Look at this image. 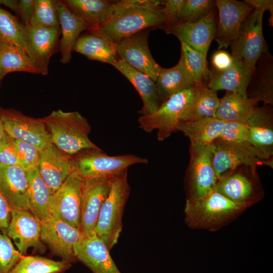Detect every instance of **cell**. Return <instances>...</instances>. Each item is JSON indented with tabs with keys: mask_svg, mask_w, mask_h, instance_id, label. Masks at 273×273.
Segmentation results:
<instances>
[{
	"mask_svg": "<svg viewBox=\"0 0 273 273\" xmlns=\"http://www.w3.org/2000/svg\"><path fill=\"white\" fill-rule=\"evenodd\" d=\"M263 13L254 9L243 22L237 38L230 44L233 58L242 60L251 74L260 56L268 51L262 29Z\"/></svg>",
	"mask_w": 273,
	"mask_h": 273,
	"instance_id": "obj_9",
	"label": "cell"
},
{
	"mask_svg": "<svg viewBox=\"0 0 273 273\" xmlns=\"http://www.w3.org/2000/svg\"><path fill=\"white\" fill-rule=\"evenodd\" d=\"M12 209L0 192V231L6 230L11 219Z\"/></svg>",
	"mask_w": 273,
	"mask_h": 273,
	"instance_id": "obj_48",
	"label": "cell"
},
{
	"mask_svg": "<svg viewBox=\"0 0 273 273\" xmlns=\"http://www.w3.org/2000/svg\"><path fill=\"white\" fill-rule=\"evenodd\" d=\"M113 66L127 78L141 97L143 105L138 113L146 116L157 111L160 104L155 82L120 59Z\"/></svg>",
	"mask_w": 273,
	"mask_h": 273,
	"instance_id": "obj_26",
	"label": "cell"
},
{
	"mask_svg": "<svg viewBox=\"0 0 273 273\" xmlns=\"http://www.w3.org/2000/svg\"><path fill=\"white\" fill-rule=\"evenodd\" d=\"M212 164L218 179L241 165L272 168L273 163L262 159L249 142L235 143L216 139L212 143Z\"/></svg>",
	"mask_w": 273,
	"mask_h": 273,
	"instance_id": "obj_10",
	"label": "cell"
},
{
	"mask_svg": "<svg viewBox=\"0 0 273 273\" xmlns=\"http://www.w3.org/2000/svg\"><path fill=\"white\" fill-rule=\"evenodd\" d=\"M71 263L39 255L23 256L10 273H63Z\"/></svg>",
	"mask_w": 273,
	"mask_h": 273,
	"instance_id": "obj_36",
	"label": "cell"
},
{
	"mask_svg": "<svg viewBox=\"0 0 273 273\" xmlns=\"http://www.w3.org/2000/svg\"><path fill=\"white\" fill-rule=\"evenodd\" d=\"M62 1L72 13L85 22L90 29L99 27L110 18L116 2L106 0Z\"/></svg>",
	"mask_w": 273,
	"mask_h": 273,
	"instance_id": "obj_29",
	"label": "cell"
},
{
	"mask_svg": "<svg viewBox=\"0 0 273 273\" xmlns=\"http://www.w3.org/2000/svg\"><path fill=\"white\" fill-rule=\"evenodd\" d=\"M218 21L214 39L218 50L226 49L238 37L240 27L254 8L245 1L216 0Z\"/></svg>",
	"mask_w": 273,
	"mask_h": 273,
	"instance_id": "obj_18",
	"label": "cell"
},
{
	"mask_svg": "<svg viewBox=\"0 0 273 273\" xmlns=\"http://www.w3.org/2000/svg\"><path fill=\"white\" fill-rule=\"evenodd\" d=\"M246 2L251 5L254 9L263 12L268 11L270 13L268 25L273 26V1L272 0H245Z\"/></svg>",
	"mask_w": 273,
	"mask_h": 273,
	"instance_id": "obj_49",
	"label": "cell"
},
{
	"mask_svg": "<svg viewBox=\"0 0 273 273\" xmlns=\"http://www.w3.org/2000/svg\"><path fill=\"white\" fill-rule=\"evenodd\" d=\"M14 72L39 74L23 48L12 41L0 39V72L5 76Z\"/></svg>",
	"mask_w": 273,
	"mask_h": 273,
	"instance_id": "obj_34",
	"label": "cell"
},
{
	"mask_svg": "<svg viewBox=\"0 0 273 273\" xmlns=\"http://www.w3.org/2000/svg\"><path fill=\"white\" fill-rule=\"evenodd\" d=\"M163 5L158 0L116 1L110 18L97 28L115 43L144 29L161 28Z\"/></svg>",
	"mask_w": 273,
	"mask_h": 273,
	"instance_id": "obj_1",
	"label": "cell"
},
{
	"mask_svg": "<svg viewBox=\"0 0 273 273\" xmlns=\"http://www.w3.org/2000/svg\"><path fill=\"white\" fill-rule=\"evenodd\" d=\"M0 117L7 134L14 140L32 145L40 151L52 144L51 134L41 119L3 108H0Z\"/></svg>",
	"mask_w": 273,
	"mask_h": 273,
	"instance_id": "obj_11",
	"label": "cell"
},
{
	"mask_svg": "<svg viewBox=\"0 0 273 273\" xmlns=\"http://www.w3.org/2000/svg\"><path fill=\"white\" fill-rule=\"evenodd\" d=\"M25 51L33 66L39 74H48L51 57L59 51L60 26L37 28L23 25Z\"/></svg>",
	"mask_w": 273,
	"mask_h": 273,
	"instance_id": "obj_12",
	"label": "cell"
},
{
	"mask_svg": "<svg viewBox=\"0 0 273 273\" xmlns=\"http://www.w3.org/2000/svg\"><path fill=\"white\" fill-rule=\"evenodd\" d=\"M233 61V58L230 54L224 50H218L212 56V69L218 71H224L232 65Z\"/></svg>",
	"mask_w": 273,
	"mask_h": 273,
	"instance_id": "obj_46",
	"label": "cell"
},
{
	"mask_svg": "<svg viewBox=\"0 0 273 273\" xmlns=\"http://www.w3.org/2000/svg\"><path fill=\"white\" fill-rule=\"evenodd\" d=\"M72 169L71 156L53 144L40 151L38 170L53 194L67 178Z\"/></svg>",
	"mask_w": 273,
	"mask_h": 273,
	"instance_id": "obj_22",
	"label": "cell"
},
{
	"mask_svg": "<svg viewBox=\"0 0 273 273\" xmlns=\"http://www.w3.org/2000/svg\"><path fill=\"white\" fill-rule=\"evenodd\" d=\"M113 177L83 179L79 226L81 233L95 231L99 214L109 193Z\"/></svg>",
	"mask_w": 273,
	"mask_h": 273,
	"instance_id": "obj_19",
	"label": "cell"
},
{
	"mask_svg": "<svg viewBox=\"0 0 273 273\" xmlns=\"http://www.w3.org/2000/svg\"><path fill=\"white\" fill-rule=\"evenodd\" d=\"M18 166L24 171L38 168L40 150L29 144L14 140Z\"/></svg>",
	"mask_w": 273,
	"mask_h": 273,
	"instance_id": "obj_41",
	"label": "cell"
},
{
	"mask_svg": "<svg viewBox=\"0 0 273 273\" xmlns=\"http://www.w3.org/2000/svg\"><path fill=\"white\" fill-rule=\"evenodd\" d=\"M34 0L19 1V13L23 25H30L31 20L33 14Z\"/></svg>",
	"mask_w": 273,
	"mask_h": 273,
	"instance_id": "obj_47",
	"label": "cell"
},
{
	"mask_svg": "<svg viewBox=\"0 0 273 273\" xmlns=\"http://www.w3.org/2000/svg\"><path fill=\"white\" fill-rule=\"evenodd\" d=\"M57 11L62 34L59 47L60 62L67 64L70 62L74 46L81 33L90 28L85 22L72 13L62 1L58 2Z\"/></svg>",
	"mask_w": 273,
	"mask_h": 273,
	"instance_id": "obj_28",
	"label": "cell"
},
{
	"mask_svg": "<svg viewBox=\"0 0 273 273\" xmlns=\"http://www.w3.org/2000/svg\"><path fill=\"white\" fill-rule=\"evenodd\" d=\"M0 192L12 210H29L26 174L19 166L0 164Z\"/></svg>",
	"mask_w": 273,
	"mask_h": 273,
	"instance_id": "obj_23",
	"label": "cell"
},
{
	"mask_svg": "<svg viewBox=\"0 0 273 273\" xmlns=\"http://www.w3.org/2000/svg\"><path fill=\"white\" fill-rule=\"evenodd\" d=\"M58 2L56 0H34L30 25L43 28L59 27Z\"/></svg>",
	"mask_w": 273,
	"mask_h": 273,
	"instance_id": "obj_38",
	"label": "cell"
},
{
	"mask_svg": "<svg viewBox=\"0 0 273 273\" xmlns=\"http://www.w3.org/2000/svg\"><path fill=\"white\" fill-rule=\"evenodd\" d=\"M233 59L232 65L224 71L210 70L207 86L216 92L225 90L248 98L247 90L252 74L242 60Z\"/></svg>",
	"mask_w": 273,
	"mask_h": 273,
	"instance_id": "obj_25",
	"label": "cell"
},
{
	"mask_svg": "<svg viewBox=\"0 0 273 273\" xmlns=\"http://www.w3.org/2000/svg\"><path fill=\"white\" fill-rule=\"evenodd\" d=\"M41 220L30 210H12L9 225L2 233L13 240L22 255L30 247L42 254L46 246L41 241Z\"/></svg>",
	"mask_w": 273,
	"mask_h": 273,
	"instance_id": "obj_15",
	"label": "cell"
},
{
	"mask_svg": "<svg viewBox=\"0 0 273 273\" xmlns=\"http://www.w3.org/2000/svg\"><path fill=\"white\" fill-rule=\"evenodd\" d=\"M26 174L29 210L42 221L52 215L50 206L53 194L38 168L28 171Z\"/></svg>",
	"mask_w": 273,
	"mask_h": 273,
	"instance_id": "obj_32",
	"label": "cell"
},
{
	"mask_svg": "<svg viewBox=\"0 0 273 273\" xmlns=\"http://www.w3.org/2000/svg\"><path fill=\"white\" fill-rule=\"evenodd\" d=\"M0 164L18 166L14 139L7 134L0 142Z\"/></svg>",
	"mask_w": 273,
	"mask_h": 273,
	"instance_id": "obj_45",
	"label": "cell"
},
{
	"mask_svg": "<svg viewBox=\"0 0 273 273\" xmlns=\"http://www.w3.org/2000/svg\"><path fill=\"white\" fill-rule=\"evenodd\" d=\"M224 123L216 117L181 121L177 131H181L191 143L211 144L218 138Z\"/></svg>",
	"mask_w": 273,
	"mask_h": 273,
	"instance_id": "obj_33",
	"label": "cell"
},
{
	"mask_svg": "<svg viewBox=\"0 0 273 273\" xmlns=\"http://www.w3.org/2000/svg\"><path fill=\"white\" fill-rule=\"evenodd\" d=\"M218 139L230 142H248V126L239 122H224Z\"/></svg>",
	"mask_w": 273,
	"mask_h": 273,
	"instance_id": "obj_43",
	"label": "cell"
},
{
	"mask_svg": "<svg viewBox=\"0 0 273 273\" xmlns=\"http://www.w3.org/2000/svg\"><path fill=\"white\" fill-rule=\"evenodd\" d=\"M41 221V241L52 253L70 263L77 260L74 247L81 236L80 230L53 214Z\"/></svg>",
	"mask_w": 273,
	"mask_h": 273,
	"instance_id": "obj_16",
	"label": "cell"
},
{
	"mask_svg": "<svg viewBox=\"0 0 273 273\" xmlns=\"http://www.w3.org/2000/svg\"><path fill=\"white\" fill-rule=\"evenodd\" d=\"M249 130L248 142L261 158L273 163V114L270 105L257 107L246 123Z\"/></svg>",
	"mask_w": 273,
	"mask_h": 273,
	"instance_id": "obj_21",
	"label": "cell"
},
{
	"mask_svg": "<svg viewBox=\"0 0 273 273\" xmlns=\"http://www.w3.org/2000/svg\"><path fill=\"white\" fill-rule=\"evenodd\" d=\"M246 209L213 190L198 201H186L185 221L190 228L215 232L232 222Z\"/></svg>",
	"mask_w": 273,
	"mask_h": 273,
	"instance_id": "obj_3",
	"label": "cell"
},
{
	"mask_svg": "<svg viewBox=\"0 0 273 273\" xmlns=\"http://www.w3.org/2000/svg\"><path fill=\"white\" fill-rule=\"evenodd\" d=\"M41 120L51 134L52 144L70 156L99 148L89 138L91 126L87 120L77 111L59 109Z\"/></svg>",
	"mask_w": 273,
	"mask_h": 273,
	"instance_id": "obj_2",
	"label": "cell"
},
{
	"mask_svg": "<svg viewBox=\"0 0 273 273\" xmlns=\"http://www.w3.org/2000/svg\"><path fill=\"white\" fill-rule=\"evenodd\" d=\"M155 83L160 105L174 94L196 84L179 61L171 68L161 67Z\"/></svg>",
	"mask_w": 273,
	"mask_h": 273,
	"instance_id": "obj_31",
	"label": "cell"
},
{
	"mask_svg": "<svg viewBox=\"0 0 273 273\" xmlns=\"http://www.w3.org/2000/svg\"><path fill=\"white\" fill-rule=\"evenodd\" d=\"M72 167L83 179L113 177L135 164L148 160L133 154L109 156L100 148L83 150L71 156Z\"/></svg>",
	"mask_w": 273,
	"mask_h": 273,
	"instance_id": "obj_6",
	"label": "cell"
},
{
	"mask_svg": "<svg viewBox=\"0 0 273 273\" xmlns=\"http://www.w3.org/2000/svg\"><path fill=\"white\" fill-rule=\"evenodd\" d=\"M110 251L95 231L81 233L74 247V256L93 273H121Z\"/></svg>",
	"mask_w": 273,
	"mask_h": 273,
	"instance_id": "obj_20",
	"label": "cell"
},
{
	"mask_svg": "<svg viewBox=\"0 0 273 273\" xmlns=\"http://www.w3.org/2000/svg\"><path fill=\"white\" fill-rule=\"evenodd\" d=\"M216 8L195 21L176 23L163 30L174 35L180 42L207 56L210 45L216 34Z\"/></svg>",
	"mask_w": 273,
	"mask_h": 273,
	"instance_id": "obj_17",
	"label": "cell"
},
{
	"mask_svg": "<svg viewBox=\"0 0 273 273\" xmlns=\"http://www.w3.org/2000/svg\"><path fill=\"white\" fill-rule=\"evenodd\" d=\"M73 51L82 54L88 59L113 65L119 59L116 43L98 28L89 29L79 36Z\"/></svg>",
	"mask_w": 273,
	"mask_h": 273,
	"instance_id": "obj_24",
	"label": "cell"
},
{
	"mask_svg": "<svg viewBox=\"0 0 273 273\" xmlns=\"http://www.w3.org/2000/svg\"><path fill=\"white\" fill-rule=\"evenodd\" d=\"M149 29L126 36L116 43L119 59L156 82L161 67L155 61L148 45Z\"/></svg>",
	"mask_w": 273,
	"mask_h": 273,
	"instance_id": "obj_14",
	"label": "cell"
},
{
	"mask_svg": "<svg viewBox=\"0 0 273 273\" xmlns=\"http://www.w3.org/2000/svg\"><path fill=\"white\" fill-rule=\"evenodd\" d=\"M256 168L253 165L237 167L219 178L214 190L247 209L259 202L264 195Z\"/></svg>",
	"mask_w": 273,
	"mask_h": 273,
	"instance_id": "obj_7",
	"label": "cell"
},
{
	"mask_svg": "<svg viewBox=\"0 0 273 273\" xmlns=\"http://www.w3.org/2000/svg\"><path fill=\"white\" fill-rule=\"evenodd\" d=\"M22 256L11 239L0 232V273H10Z\"/></svg>",
	"mask_w": 273,
	"mask_h": 273,
	"instance_id": "obj_42",
	"label": "cell"
},
{
	"mask_svg": "<svg viewBox=\"0 0 273 273\" xmlns=\"http://www.w3.org/2000/svg\"><path fill=\"white\" fill-rule=\"evenodd\" d=\"M219 103L216 92L207 87V84H203L185 111L181 122L215 117Z\"/></svg>",
	"mask_w": 273,
	"mask_h": 273,
	"instance_id": "obj_35",
	"label": "cell"
},
{
	"mask_svg": "<svg viewBox=\"0 0 273 273\" xmlns=\"http://www.w3.org/2000/svg\"><path fill=\"white\" fill-rule=\"evenodd\" d=\"M181 43L179 61L196 84H207L210 70L207 63V56Z\"/></svg>",
	"mask_w": 273,
	"mask_h": 273,
	"instance_id": "obj_37",
	"label": "cell"
},
{
	"mask_svg": "<svg viewBox=\"0 0 273 273\" xmlns=\"http://www.w3.org/2000/svg\"><path fill=\"white\" fill-rule=\"evenodd\" d=\"M215 7V1L184 0L176 23L195 21Z\"/></svg>",
	"mask_w": 273,
	"mask_h": 273,
	"instance_id": "obj_40",
	"label": "cell"
},
{
	"mask_svg": "<svg viewBox=\"0 0 273 273\" xmlns=\"http://www.w3.org/2000/svg\"><path fill=\"white\" fill-rule=\"evenodd\" d=\"M83 179L73 168L61 185L53 194L50 211L63 221L79 230Z\"/></svg>",
	"mask_w": 273,
	"mask_h": 273,
	"instance_id": "obj_13",
	"label": "cell"
},
{
	"mask_svg": "<svg viewBox=\"0 0 273 273\" xmlns=\"http://www.w3.org/2000/svg\"><path fill=\"white\" fill-rule=\"evenodd\" d=\"M4 5L18 15L19 13V1L18 0H0V5Z\"/></svg>",
	"mask_w": 273,
	"mask_h": 273,
	"instance_id": "obj_50",
	"label": "cell"
},
{
	"mask_svg": "<svg viewBox=\"0 0 273 273\" xmlns=\"http://www.w3.org/2000/svg\"><path fill=\"white\" fill-rule=\"evenodd\" d=\"M0 39L12 41L25 50L22 24L17 17L1 7Z\"/></svg>",
	"mask_w": 273,
	"mask_h": 273,
	"instance_id": "obj_39",
	"label": "cell"
},
{
	"mask_svg": "<svg viewBox=\"0 0 273 273\" xmlns=\"http://www.w3.org/2000/svg\"><path fill=\"white\" fill-rule=\"evenodd\" d=\"M190 155L186 176V201L193 202L213 191L218 178L212 164V144L191 143Z\"/></svg>",
	"mask_w": 273,
	"mask_h": 273,
	"instance_id": "obj_8",
	"label": "cell"
},
{
	"mask_svg": "<svg viewBox=\"0 0 273 273\" xmlns=\"http://www.w3.org/2000/svg\"><path fill=\"white\" fill-rule=\"evenodd\" d=\"M5 76L0 72V86L2 83V81Z\"/></svg>",
	"mask_w": 273,
	"mask_h": 273,
	"instance_id": "obj_52",
	"label": "cell"
},
{
	"mask_svg": "<svg viewBox=\"0 0 273 273\" xmlns=\"http://www.w3.org/2000/svg\"><path fill=\"white\" fill-rule=\"evenodd\" d=\"M200 84H195L171 96L155 113L138 118L139 127L147 132L157 130V138L163 141L177 131L178 124L194 98Z\"/></svg>",
	"mask_w": 273,
	"mask_h": 273,
	"instance_id": "obj_5",
	"label": "cell"
},
{
	"mask_svg": "<svg viewBox=\"0 0 273 273\" xmlns=\"http://www.w3.org/2000/svg\"><path fill=\"white\" fill-rule=\"evenodd\" d=\"M247 97L264 104H273V57L267 51L259 58L247 90Z\"/></svg>",
	"mask_w": 273,
	"mask_h": 273,
	"instance_id": "obj_27",
	"label": "cell"
},
{
	"mask_svg": "<svg viewBox=\"0 0 273 273\" xmlns=\"http://www.w3.org/2000/svg\"><path fill=\"white\" fill-rule=\"evenodd\" d=\"M127 171L113 177L109 193L100 209L95 232L109 250L117 243L122 229V219L130 194Z\"/></svg>",
	"mask_w": 273,
	"mask_h": 273,
	"instance_id": "obj_4",
	"label": "cell"
},
{
	"mask_svg": "<svg viewBox=\"0 0 273 273\" xmlns=\"http://www.w3.org/2000/svg\"><path fill=\"white\" fill-rule=\"evenodd\" d=\"M256 100L227 92L219 99L215 117L224 122H239L246 124L258 107Z\"/></svg>",
	"mask_w": 273,
	"mask_h": 273,
	"instance_id": "obj_30",
	"label": "cell"
},
{
	"mask_svg": "<svg viewBox=\"0 0 273 273\" xmlns=\"http://www.w3.org/2000/svg\"><path fill=\"white\" fill-rule=\"evenodd\" d=\"M183 2L184 0L163 1V24L161 29L164 30L177 23Z\"/></svg>",
	"mask_w": 273,
	"mask_h": 273,
	"instance_id": "obj_44",
	"label": "cell"
},
{
	"mask_svg": "<svg viewBox=\"0 0 273 273\" xmlns=\"http://www.w3.org/2000/svg\"><path fill=\"white\" fill-rule=\"evenodd\" d=\"M6 134L2 120L0 117V142L6 136Z\"/></svg>",
	"mask_w": 273,
	"mask_h": 273,
	"instance_id": "obj_51",
	"label": "cell"
}]
</instances>
